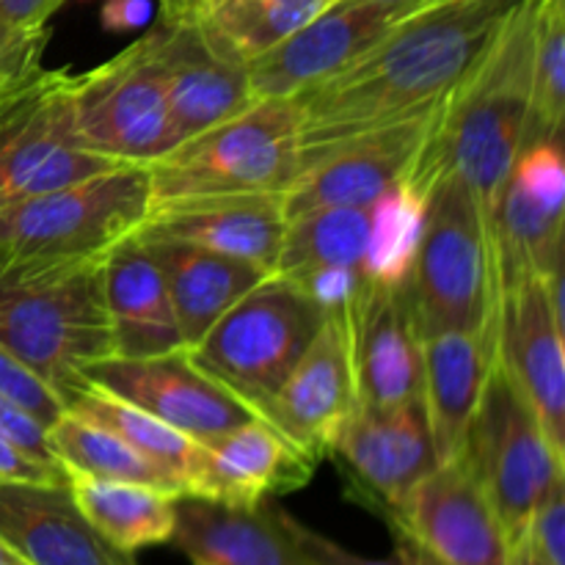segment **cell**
I'll return each instance as SVG.
<instances>
[{"label": "cell", "instance_id": "c3c4849f", "mask_svg": "<svg viewBox=\"0 0 565 565\" xmlns=\"http://www.w3.org/2000/svg\"><path fill=\"white\" fill-rule=\"evenodd\" d=\"M202 3H207V0H199V3H196V6H202Z\"/></svg>", "mask_w": 565, "mask_h": 565}, {"label": "cell", "instance_id": "4316f807", "mask_svg": "<svg viewBox=\"0 0 565 565\" xmlns=\"http://www.w3.org/2000/svg\"><path fill=\"white\" fill-rule=\"evenodd\" d=\"M66 486L86 522L116 550L136 555L143 546L171 544L180 494L83 472H66Z\"/></svg>", "mask_w": 565, "mask_h": 565}, {"label": "cell", "instance_id": "52a82bcc", "mask_svg": "<svg viewBox=\"0 0 565 565\" xmlns=\"http://www.w3.org/2000/svg\"><path fill=\"white\" fill-rule=\"evenodd\" d=\"M323 318L326 309L292 281L274 274L226 309L188 351L259 417V406L279 390Z\"/></svg>", "mask_w": 565, "mask_h": 565}, {"label": "cell", "instance_id": "d590c367", "mask_svg": "<svg viewBox=\"0 0 565 565\" xmlns=\"http://www.w3.org/2000/svg\"><path fill=\"white\" fill-rule=\"evenodd\" d=\"M367 279L362 268H342V265H329V268H315L301 276H292V285L307 292L320 309H345L359 292L362 281Z\"/></svg>", "mask_w": 565, "mask_h": 565}, {"label": "cell", "instance_id": "f6af8a7d", "mask_svg": "<svg viewBox=\"0 0 565 565\" xmlns=\"http://www.w3.org/2000/svg\"><path fill=\"white\" fill-rule=\"evenodd\" d=\"M199 0H158V20H185Z\"/></svg>", "mask_w": 565, "mask_h": 565}, {"label": "cell", "instance_id": "9a60e30c", "mask_svg": "<svg viewBox=\"0 0 565 565\" xmlns=\"http://www.w3.org/2000/svg\"><path fill=\"white\" fill-rule=\"evenodd\" d=\"M565 315L544 279H524L497 292V362L516 384L565 456Z\"/></svg>", "mask_w": 565, "mask_h": 565}, {"label": "cell", "instance_id": "e0dca14e", "mask_svg": "<svg viewBox=\"0 0 565 565\" xmlns=\"http://www.w3.org/2000/svg\"><path fill=\"white\" fill-rule=\"evenodd\" d=\"M318 463L265 419H248L210 441H196L185 494L218 505L252 508L309 483Z\"/></svg>", "mask_w": 565, "mask_h": 565}, {"label": "cell", "instance_id": "44dd1931", "mask_svg": "<svg viewBox=\"0 0 565 565\" xmlns=\"http://www.w3.org/2000/svg\"><path fill=\"white\" fill-rule=\"evenodd\" d=\"M0 541L25 565H136L86 522L66 483L0 480Z\"/></svg>", "mask_w": 565, "mask_h": 565}, {"label": "cell", "instance_id": "ac0fdd59", "mask_svg": "<svg viewBox=\"0 0 565 565\" xmlns=\"http://www.w3.org/2000/svg\"><path fill=\"white\" fill-rule=\"evenodd\" d=\"M356 401L370 408L423 397V334L406 285L364 279L345 307Z\"/></svg>", "mask_w": 565, "mask_h": 565}, {"label": "cell", "instance_id": "484cf974", "mask_svg": "<svg viewBox=\"0 0 565 565\" xmlns=\"http://www.w3.org/2000/svg\"><path fill=\"white\" fill-rule=\"evenodd\" d=\"M143 246L163 274L185 348L196 345L226 309L235 307L246 292L274 276L263 265L226 257L191 243L166 241L143 243Z\"/></svg>", "mask_w": 565, "mask_h": 565}, {"label": "cell", "instance_id": "9c48e42d", "mask_svg": "<svg viewBox=\"0 0 565 565\" xmlns=\"http://www.w3.org/2000/svg\"><path fill=\"white\" fill-rule=\"evenodd\" d=\"M70 94L81 141L114 163L147 166L177 147L152 28L110 61L72 75Z\"/></svg>", "mask_w": 565, "mask_h": 565}, {"label": "cell", "instance_id": "4dcf8cb0", "mask_svg": "<svg viewBox=\"0 0 565 565\" xmlns=\"http://www.w3.org/2000/svg\"><path fill=\"white\" fill-rule=\"evenodd\" d=\"M428 191L412 177L381 193L367 207V246H364V276L375 285L403 287L412 276L425 226Z\"/></svg>", "mask_w": 565, "mask_h": 565}, {"label": "cell", "instance_id": "d6a6232c", "mask_svg": "<svg viewBox=\"0 0 565 565\" xmlns=\"http://www.w3.org/2000/svg\"><path fill=\"white\" fill-rule=\"evenodd\" d=\"M565 114V0H539L533 44V99L524 147L561 141ZM522 147V149H524Z\"/></svg>", "mask_w": 565, "mask_h": 565}, {"label": "cell", "instance_id": "7dc6e473", "mask_svg": "<svg viewBox=\"0 0 565 565\" xmlns=\"http://www.w3.org/2000/svg\"><path fill=\"white\" fill-rule=\"evenodd\" d=\"M0 565H25L20 561V557L14 555V552L9 550V546L3 544V541H0Z\"/></svg>", "mask_w": 565, "mask_h": 565}, {"label": "cell", "instance_id": "cb8c5ba5", "mask_svg": "<svg viewBox=\"0 0 565 565\" xmlns=\"http://www.w3.org/2000/svg\"><path fill=\"white\" fill-rule=\"evenodd\" d=\"M103 292L114 356H158L185 348L163 274L136 237L103 259Z\"/></svg>", "mask_w": 565, "mask_h": 565}, {"label": "cell", "instance_id": "b9f144b4", "mask_svg": "<svg viewBox=\"0 0 565 565\" xmlns=\"http://www.w3.org/2000/svg\"><path fill=\"white\" fill-rule=\"evenodd\" d=\"M50 31L44 28H31V31H11V28L0 25V70L20 61L42 58L44 47H47Z\"/></svg>", "mask_w": 565, "mask_h": 565}, {"label": "cell", "instance_id": "4fadbf2b", "mask_svg": "<svg viewBox=\"0 0 565 565\" xmlns=\"http://www.w3.org/2000/svg\"><path fill=\"white\" fill-rule=\"evenodd\" d=\"M386 522L395 539L436 565H508L511 555L500 519L461 452L414 486Z\"/></svg>", "mask_w": 565, "mask_h": 565}, {"label": "cell", "instance_id": "83f0119b", "mask_svg": "<svg viewBox=\"0 0 565 565\" xmlns=\"http://www.w3.org/2000/svg\"><path fill=\"white\" fill-rule=\"evenodd\" d=\"M334 3L337 0H207L188 17L221 58L246 66Z\"/></svg>", "mask_w": 565, "mask_h": 565}, {"label": "cell", "instance_id": "836d02e7", "mask_svg": "<svg viewBox=\"0 0 565 565\" xmlns=\"http://www.w3.org/2000/svg\"><path fill=\"white\" fill-rule=\"evenodd\" d=\"M0 395L9 397L20 408H25L44 428H50L66 412L58 392L50 384H44L20 359L11 356L3 345H0Z\"/></svg>", "mask_w": 565, "mask_h": 565}, {"label": "cell", "instance_id": "5b68a950", "mask_svg": "<svg viewBox=\"0 0 565 565\" xmlns=\"http://www.w3.org/2000/svg\"><path fill=\"white\" fill-rule=\"evenodd\" d=\"M406 292L423 340L441 331L494 329L497 270L489 226L458 177L441 174L428 188L423 241Z\"/></svg>", "mask_w": 565, "mask_h": 565}, {"label": "cell", "instance_id": "bcb514c9", "mask_svg": "<svg viewBox=\"0 0 565 565\" xmlns=\"http://www.w3.org/2000/svg\"><path fill=\"white\" fill-rule=\"evenodd\" d=\"M508 565H546L539 555L533 552V546L527 544V539H522L519 544L511 546V555H508Z\"/></svg>", "mask_w": 565, "mask_h": 565}, {"label": "cell", "instance_id": "2e32d148", "mask_svg": "<svg viewBox=\"0 0 565 565\" xmlns=\"http://www.w3.org/2000/svg\"><path fill=\"white\" fill-rule=\"evenodd\" d=\"M436 114L439 108L384 130L364 132L309 160L285 191V218L323 207L367 210L381 193L412 174L425 152Z\"/></svg>", "mask_w": 565, "mask_h": 565}, {"label": "cell", "instance_id": "8992f818", "mask_svg": "<svg viewBox=\"0 0 565 565\" xmlns=\"http://www.w3.org/2000/svg\"><path fill=\"white\" fill-rule=\"evenodd\" d=\"M0 345L64 401L88 364L114 356L103 263L0 279Z\"/></svg>", "mask_w": 565, "mask_h": 565}, {"label": "cell", "instance_id": "277c9868", "mask_svg": "<svg viewBox=\"0 0 565 565\" xmlns=\"http://www.w3.org/2000/svg\"><path fill=\"white\" fill-rule=\"evenodd\" d=\"M154 204L224 193H285L301 171L292 99H254L143 166Z\"/></svg>", "mask_w": 565, "mask_h": 565}, {"label": "cell", "instance_id": "ee69618b", "mask_svg": "<svg viewBox=\"0 0 565 565\" xmlns=\"http://www.w3.org/2000/svg\"><path fill=\"white\" fill-rule=\"evenodd\" d=\"M351 3H364V6H373L379 9L386 20L395 25V22L406 20V17L417 14V11L430 9V6L441 3V0H351Z\"/></svg>", "mask_w": 565, "mask_h": 565}, {"label": "cell", "instance_id": "7c38bea8", "mask_svg": "<svg viewBox=\"0 0 565 565\" xmlns=\"http://www.w3.org/2000/svg\"><path fill=\"white\" fill-rule=\"evenodd\" d=\"M329 458L340 461L353 500L392 516L414 486L439 467L423 397L386 408L356 401Z\"/></svg>", "mask_w": 565, "mask_h": 565}, {"label": "cell", "instance_id": "f35d334b", "mask_svg": "<svg viewBox=\"0 0 565 565\" xmlns=\"http://www.w3.org/2000/svg\"><path fill=\"white\" fill-rule=\"evenodd\" d=\"M0 480H31V483H66L64 467L28 456L6 436H0Z\"/></svg>", "mask_w": 565, "mask_h": 565}, {"label": "cell", "instance_id": "ffe728a7", "mask_svg": "<svg viewBox=\"0 0 565 565\" xmlns=\"http://www.w3.org/2000/svg\"><path fill=\"white\" fill-rule=\"evenodd\" d=\"M390 28L392 22L373 6L337 0L285 42L248 61L246 77L252 97L296 99L298 94L340 75Z\"/></svg>", "mask_w": 565, "mask_h": 565}, {"label": "cell", "instance_id": "f1b7e54d", "mask_svg": "<svg viewBox=\"0 0 565 565\" xmlns=\"http://www.w3.org/2000/svg\"><path fill=\"white\" fill-rule=\"evenodd\" d=\"M47 445L55 461L64 467V472H83L99 480L152 486V489L182 497V483L174 475L160 469L158 463L132 450L119 436L86 417H77L72 412L61 414L47 428Z\"/></svg>", "mask_w": 565, "mask_h": 565}, {"label": "cell", "instance_id": "6da1fadb", "mask_svg": "<svg viewBox=\"0 0 565 565\" xmlns=\"http://www.w3.org/2000/svg\"><path fill=\"white\" fill-rule=\"evenodd\" d=\"M519 0H441L395 22L340 75L298 94L301 169L326 149L441 108Z\"/></svg>", "mask_w": 565, "mask_h": 565}, {"label": "cell", "instance_id": "7a4b0ae2", "mask_svg": "<svg viewBox=\"0 0 565 565\" xmlns=\"http://www.w3.org/2000/svg\"><path fill=\"white\" fill-rule=\"evenodd\" d=\"M535 6L539 0H519L508 14L478 66L439 108L425 152L408 174L423 191L436 177H458L472 191L489 230L527 132Z\"/></svg>", "mask_w": 565, "mask_h": 565}, {"label": "cell", "instance_id": "3957f363", "mask_svg": "<svg viewBox=\"0 0 565 565\" xmlns=\"http://www.w3.org/2000/svg\"><path fill=\"white\" fill-rule=\"evenodd\" d=\"M152 207L143 166H116L92 180L0 207V279L97 265L136 235Z\"/></svg>", "mask_w": 565, "mask_h": 565}, {"label": "cell", "instance_id": "ab89813d", "mask_svg": "<svg viewBox=\"0 0 565 565\" xmlns=\"http://www.w3.org/2000/svg\"><path fill=\"white\" fill-rule=\"evenodd\" d=\"M158 0H105L99 9V22L105 31L125 33L147 28L154 17Z\"/></svg>", "mask_w": 565, "mask_h": 565}, {"label": "cell", "instance_id": "d4e9b609", "mask_svg": "<svg viewBox=\"0 0 565 565\" xmlns=\"http://www.w3.org/2000/svg\"><path fill=\"white\" fill-rule=\"evenodd\" d=\"M494 356V329L441 331L423 340V403L439 463L463 450Z\"/></svg>", "mask_w": 565, "mask_h": 565}, {"label": "cell", "instance_id": "1f68e13d", "mask_svg": "<svg viewBox=\"0 0 565 565\" xmlns=\"http://www.w3.org/2000/svg\"><path fill=\"white\" fill-rule=\"evenodd\" d=\"M367 221L362 207H323L290 218L281 235L276 276L292 279L329 265L364 270Z\"/></svg>", "mask_w": 565, "mask_h": 565}, {"label": "cell", "instance_id": "60d3db41", "mask_svg": "<svg viewBox=\"0 0 565 565\" xmlns=\"http://www.w3.org/2000/svg\"><path fill=\"white\" fill-rule=\"evenodd\" d=\"M66 0H0V25L11 31L44 28Z\"/></svg>", "mask_w": 565, "mask_h": 565}, {"label": "cell", "instance_id": "74e56055", "mask_svg": "<svg viewBox=\"0 0 565 565\" xmlns=\"http://www.w3.org/2000/svg\"><path fill=\"white\" fill-rule=\"evenodd\" d=\"M0 436H6L11 445L25 450L28 456L39 458V461L44 463H55V467H61V463L53 458V452H50L47 428L39 425L25 408H20L17 403H11L9 397L3 395H0Z\"/></svg>", "mask_w": 565, "mask_h": 565}, {"label": "cell", "instance_id": "30bf717a", "mask_svg": "<svg viewBox=\"0 0 565 565\" xmlns=\"http://www.w3.org/2000/svg\"><path fill=\"white\" fill-rule=\"evenodd\" d=\"M70 86L66 70H42L0 110V207L125 166L81 141Z\"/></svg>", "mask_w": 565, "mask_h": 565}, {"label": "cell", "instance_id": "8d00e7d4", "mask_svg": "<svg viewBox=\"0 0 565 565\" xmlns=\"http://www.w3.org/2000/svg\"><path fill=\"white\" fill-rule=\"evenodd\" d=\"M279 519L281 524H285L287 533H290V539L296 541L298 550H301V555L312 565H403L397 557L395 561H370V557L356 555V552H348L345 546L326 539V535L315 533L312 527H307V524H301L298 519H292L290 513L281 511V508Z\"/></svg>", "mask_w": 565, "mask_h": 565}, {"label": "cell", "instance_id": "ba28073f", "mask_svg": "<svg viewBox=\"0 0 565 565\" xmlns=\"http://www.w3.org/2000/svg\"><path fill=\"white\" fill-rule=\"evenodd\" d=\"M461 456L489 497L511 546L524 539L530 516L546 489L557 478H565V456L552 445L541 419L497 356Z\"/></svg>", "mask_w": 565, "mask_h": 565}, {"label": "cell", "instance_id": "8fae6325", "mask_svg": "<svg viewBox=\"0 0 565 565\" xmlns=\"http://www.w3.org/2000/svg\"><path fill=\"white\" fill-rule=\"evenodd\" d=\"M81 381L143 408L193 441H210L257 419V412L215 381L188 348L158 356H105L83 367Z\"/></svg>", "mask_w": 565, "mask_h": 565}, {"label": "cell", "instance_id": "e575fe53", "mask_svg": "<svg viewBox=\"0 0 565 565\" xmlns=\"http://www.w3.org/2000/svg\"><path fill=\"white\" fill-rule=\"evenodd\" d=\"M524 539L546 565H565V478H557L541 497Z\"/></svg>", "mask_w": 565, "mask_h": 565}, {"label": "cell", "instance_id": "7bdbcfd3", "mask_svg": "<svg viewBox=\"0 0 565 565\" xmlns=\"http://www.w3.org/2000/svg\"><path fill=\"white\" fill-rule=\"evenodd\" d=\"M42 72V58L33 61H20V64H11L0 70V110L33 81V77Z\"/></svg>", "mask_w": 565, "mask_h": 565}, {"label": "cell", "instance_id": "7402d4cb", "mask_svg": "<svg viewBox=\"0 0 565 565\" xmlns=\"http://www.w3.org/2000/svg\"><path fill=\"white\" fill-rule=\"evenodd\" d=\"M169 94L177 143L221 125L254 103L246 66L221 58L191 17L158 20L152 28Z\"/></svg>", "mask_w": 565, "mask_h": 565}, {"label": "cell", "instance_id": "5bb4252c", "mask_svg": "<svg viewBox=\"0 0 565 565\" xmlns=\"http://www.w3.org/2000/svg\"><path fill=\"white\" fill-rule=\"evenodd\" d=\"M353 403L356 384L345 309H326L315 340L292 364L279 390L259 406V419L274 425L290 445L320 463L331 456Z\"/></svg>", "mask_w": 565, "mask_h": 565}, {"label": "cell", "instance_id": "603a6c76", "mask_svg": "<svg viewBox=\"0 0 565 565\" xmlns=\"http://www.w3.org/2000/svg\"><path fill=\"white\" fill-rule=\"evenodd\" d=\"M171 544L185 552L193 565H312L270 500L241 511L199 497H177Z\"/></svg>", "mask_w": 565, "mask_h": 565}, {"label": "cell", "instance_id": "d6986e66", "mask_svg": "<svg viewBox=\"0 0 565 565\" xmlns=\"http://www.w3.org/2000/svg\"><path fill=\"white\" fill-rule=\"evenodd\" d=\"M285 226V193H224L154 204L132 237L191 243L276 274Z\"/></svg>", "mask_w": 565, "mask_h": 565}, {"label": "cell", "instance_id": "f546056e", "mask_svg": "<svg viewBox=\"0 0 565 565\" xmlns=\"http://www.w3.org/2000/svg\"><path fill=\"white\" fill-rule=\"evenodd\" d=\"M64 406L66 412L108 428L110 434H116L121 441H127V445H130L132 450L141 452L143 458H149V461L158 463L160 469L174 475L182 483V494H185V472L188 467H191L196 441L188 439L185 434H180V430H174L171 425H166L163 419L152 417V414L143 412V408L132 406V403L121 401V397L110 395V392L99 390V386L83 384V381L66 392Z\"/></svg>", "mask_w": 565, "mask_h": 565}]
</instances>
